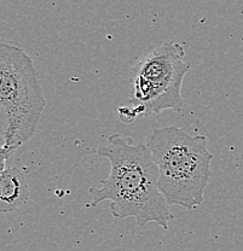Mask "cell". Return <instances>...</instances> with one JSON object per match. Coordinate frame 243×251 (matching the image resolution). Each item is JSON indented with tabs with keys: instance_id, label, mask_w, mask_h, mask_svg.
<instances>
[{
	"instance_id": "obj_8",
	"label": "cell",
	"mask_w": 243,
	"mask_h": 251,
	"mask_svg": "<svg viewBox=\"0 0 243 251\" xmlns=\"http://www.w3.org/2000/svg\"><path fill=\"white\" fill-rule=\"evenodd\" d=\"M5 163H6V162H0V174L6 169L5 168Z\"/></svg>"
},
{
	"instance_id": "obj_5",
	"label": "cell",
	"mask_w": 243,
	"mask_h": 251,
	"mask_svg": "<svg viewBox=\"0 0 243 251\" xmlns=\"http://www.w3.org/2000/svg\"><path fill=\"white\" fill-rule=\"evenodd\" d=\"M30 190L22 171L15 167L0 174V213H10L29 201Z\"/></svg>"
},
{
	"instance_id": "obj_7",
	"label": "cell",
	"mask_w": 243,
	"mask_h": 251,
	"mask_svg": "<svg viewBox=\"0 0 243 251\" xmlns=\"http://www.w3.org/2000/svg\"><path fill=\"white\" fill-rule=\"evenodd\" d=\"M0 148H5V139H4V135H2L1 130H0Z\"/></svg>"
},
{
	"instance_id": "obj_6",
	"label": "cell",
	"mask_w": 243,
	"mask_h": 251,
	"mask_svg": "<svg viewBox=\"0 0 243 251\" xmlns=\"http://www.w3.org/2000/svg\"><path fill=\"white\" fill-rule=\"evenodd\" d=\"M11 153L12 151L7 150V149L5 148H0V162H6Z\"/></svg>"
},
{
	"instance_id": "obj_3",
	"label": "cell",
	"mask_w": 243,
	"mask_h": 251,
	"mask_svg": "<svg viewBox=\"0 0 243 251\" xmlns=\"http://www.w3.org/2000/svg\"><path fill=\"white\" fill-rule=\"evenodd\" d=\"M46 106L33 59L21 47L0 41V130L14 152L35 134Z\"/></svg>"
},
{
	"instance_id": "obj_2",
	"label": "cell",
	"mask_w": 243,
	"mask_h": 251,
	"mask_svg": "<svg viewBox=\"0 0 243 251\" xmlns=\"http://www.w3.org/2000/svg\"><path fill=\"white\" fill-rule=\"evenodd\" d=\"M159 167V188L169 205L200 206L211 177L213 153L207 138L177 126L156 128L145 144Z\"/></svg>"
},
{
	"instance_id": "obj_1",
	"label": "cell",
	"mask_w": 243,
	"mask_h": 251,
	"mask_svg": "<svg viewBox=\"0 0 243 251\" xmlns=\"http://www.w3.org/2000/svg\"><path fill=\"white\" fill-rule=\"evenodd\" d=\"M97 155L108 159L110 172L101 187L90 188L92 200L86 206L108 201L114 218H133L140 227L154 222L167 231L174 216L159 188V167L148 146L115 133L99 146Z\"/></svg>"
},
{
	"instance_id": "obj_4",
	"label": "cell",
	"mask_w": 243,
	"mask_h": 251,
	"mask_svg": "<svg viewBox=\"0 0 243 251\" xmlns=\"http://www.w3.org/2000/svg\"><path fill=\"white\" fill-rule=\"evenodd\" d=\"M185 49L176 41L153 46L131 70L132 93L129 105L138 116L160 115L164 110L180 112L184 105L183 81L190 70Z\"/></svg>"
}]
</instances>
